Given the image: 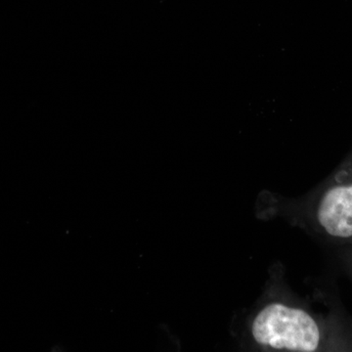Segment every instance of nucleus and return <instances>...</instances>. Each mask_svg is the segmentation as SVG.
Masks as SVG:
<instances>
[{
  "label": "nucleus",
  "instance_id": "f257e3e1",
  "mask_svg": "<svg viewBox=\"0 0 352 352\" xmlns=\"http://www.w3.org/2000/svg\"><path fill=\"white\" fill-rule=\"evenodd\" d=\"M244 339L263 351H352V324L333 311L283 292H272L252 309L245 322Z\"/></svg>",
  "mask_w": 352,
  "mask_h": 352
},
{
  "label": "nucleus",
  "instance_id": "f03ea898",
  "mask_svg": "<svg viewBox=\"0 0 352 352\" xmlns=\"http://www.w3.org/2000/svg\"><path fill=\"white\" fill-rule=\"evenodd\" d=\"M305 226L321 239L352 245V152L302 204Z\"/></svg>",
  "mask_w": 352,
  "mask_h": 352
},
{
  "label": "nucleus",
  "instance_id": "7ed1b4c3",
  "mask_svg": "<svg viewBox=\"0 0 352 352\" xmlns=\"http://www.w3.org/2000/svg\"><path fill=\"white\" fill-rule=\"evenodd\" d=\"M344 261L347 263V266H349V270L351 272L352 275V245L351 247H346V251L344 252Z\"/></svg>",
  "mask_w": 352,
  "mask_h": 352
}]
</instances>
